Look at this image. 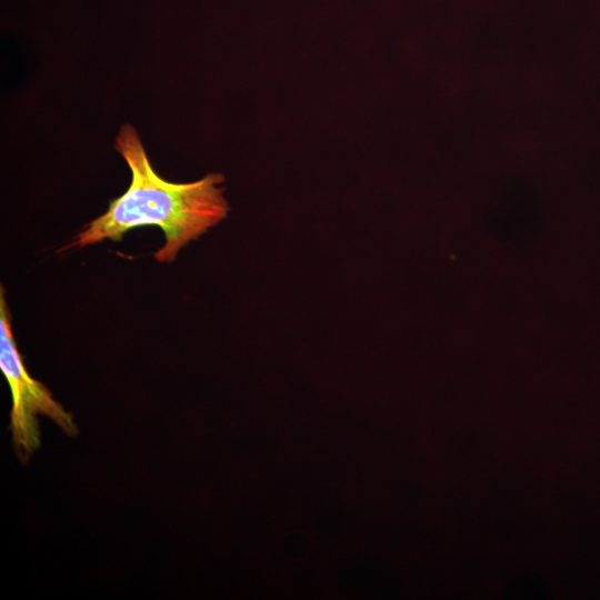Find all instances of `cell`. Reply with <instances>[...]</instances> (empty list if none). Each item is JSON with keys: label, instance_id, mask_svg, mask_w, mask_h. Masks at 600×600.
<instances>
[{"label": "cell", "instance_id": "obj_1", "mask_svg": "<svg viewBox=\"0 0 600 600\" xmlns=\"http://www.w3.org/2000/svg\"><path fill=\"white\" fill-rule=\"evenodd\" d=\"M114 146L130 169V184L64 249L107 239L117 241L131 229L157 226L166 241L154 258L159 262H172L182 247L227 217L229 204L221 174L209 173L183 183L161 178L148 158L138 130L130 123L120 127Z\"/></svg>", "mask_w": 600, "mask_h": 600}, {"label": "cell", "instance_id": "obj_2", "mask_svg": "<svg viewBox=\"0 0 600 600\" xmlns=\"http://www.w3.org/2000/svg\"><path fill=\"white\" fill-rule=\"evenodd\" d=\"M0 369L12 398L10 430L17 457L27 462L40 447L38 416L51 419L67 436L77 437L78 427L70 412L52 398L43 383L33 379L24 367L12 333L10 316L0 292Z\"/></svg>", "mask_w": 600, "mask_h": 600}]
</instances>
